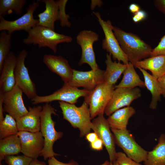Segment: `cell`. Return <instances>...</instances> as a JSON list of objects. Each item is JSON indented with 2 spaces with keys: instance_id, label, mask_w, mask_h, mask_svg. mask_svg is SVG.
I'll list each match as a JSON object with an SVG mask.
<instances>
[{
  "instance_id": "obj_32",
  "label": "cell",
  "mask_w": 165,
  "mask_h": 165,
  "mask_svg": "<svg viewBox=\"0 0 165 165\" xmlns=\"http://www.w3.org/2000/svg\"><path fill=\"white\" fill-rule=\"evenodd\" d=\"M32 160L23 155L8 156L4 160L8 165H29Z\"/></svg>"
},
{
  "instance_id": "obj_38",
  "label": "cell",
  "mask_w": 165,
  "mask_h": 165,
  "mask_svg": "<svg viewBox=\"0 0 165 165\" xmlns=\"http://www.w3.org/2000/svg\"><path fill=\"white\" fill-rule=\"evenodd\" d=\"M154 4L155 7L165 15V0H155Z\"/></svg>"
},
{
  "instance_id": "obj_12",
  "label": "cell",
  "mask_w": 165,
  "mask_h": 165,
  "mask_svg": "<svg viewBox=\"0 0 165 165\" xmlns=\"http://www.w3.org/2000/svg\"><path fill=\"white\" fill-rule=\"evenodd\" d=\"M141 96V91L138 87L116 88L105 108L104 113L109 116L122 107L130 106L134 100L139 98Z\"/></svg>"
},
{
  "instance_id": "obj_46",
  "label": "cell",
  "mask_w": 165,
  "mask_h": 165,
  "mask_svg": "<svg viewBox=\"0 0 165 165\" xmlns=\"http://www.w3.org/2000/svg\"><path fill=\"white\" fill-rule=\"evenodd\" d=\"M109 163V161L108 160L105 161L103 163L99 165H108Z\"/></svg>"
},
{
  "instance_id": "obj_26",
  "label": "cell",
  "mask_w": 165,
  "mask_h": 165,
  "mask_svg": "<svg viewBox=\"0 0 165 165\" xmlns=\"http://www.w3.org/2000/svg\"><path fill=\"white\" fill-rule=\"evenodd\" d=\"M142 72L144 79L145 87L150 92L152 99L149 108L152 109L156 108L157 102L160 100L161 92L158 79L148 73L146 70L138 67Z\"/></svg>"
},
{
  "instance_id": "obj_27",
  "label": "cell",
  "mask_w": 165,
  "mask_h": 165,
  "mask_svg": "<svg viewBox=\"0 0 165 165\" xmlns=\"http://www.w3.org/2000/svg\"><path fill=\"white\" fill-rule=\"evenodd\" d=\"M134 67L133 64L129 63L123 73V76L121 81L118 85H115V88L145 87L144 82L141 79Z\"/></svg>"
},
{
  "instance_id": "obj_3",
  "label": "cell",
  "mask_w": 165,
  "mask_h": 165,
  "mask_svg": "<svg viewBox=\"0 0 165 165\" xmlns=\"http://www.w3.org/2000/svg\"><path fill=\"white\" fill-rule=\"evenodd\" d=\"M28 33L27 37L23 40L27 45H38L39 48L47 47L56 53L57 45L62 43H69L73 41L69 36L57 33L47 28L36 25Z\"/></svg>"
},
{
  "instance_id": "obj_42",
  "label": "cell",
  "mask_w": 165,
  "mask_h": 165,
  "mask_svg": "<svg viewBox=\"0 0 165 165\" xmlns=\"http://www.w3.org/2000/svg\"><path fill=\"white\" fill-rule=\"evenodd\" d=\"M103 4V2L100 0H92L91 1L90 9L94 10L96 6L100 7Z\"/></svg>"
},
{
  "instance_id": "obj_14",
  "label": "cell",
  "mask_w": 165,
  "mask_h": 165,
  "mask_svg": "<svg viewBox=\"0 0 165 165\" xmlns=\"http://www.w3.org/2000/svg\"><path fill=\"white\" fill-rule=\"evenodd\" d=\"M23 93L15 84L11 90L3 94V111L7 112L16 121L26 115L28 112L24 102Z\"/></svg>"
},
{
  "instance_id": "obj_21",
  "label": "cell",
  "mask_w": 165,
  "mask_h": 165,
  "mask_svg": "<svg viewBox=\"0 0 165 165\" xmlns=\"http://www.w3.org/2000/svg\"><path fill=\"white\" fill-rule=\"evenodd\" d=\"M136 113L135 109L131 106L119 109L106 119L111 129L124 130L127 129L129 119Z\"/></svg>"
},
{
  "instance_id": "obj_1",
  "label": "cell",
  "mask_w": 165,
  "mask_h": 165,
  "mask_svg": "<svg viewBox=\"0 0 165 165\" xmlns=\"http://www.w3.org/2000/svg\"><path fill=\"white\" fill-rule=\"evenodd\" d=\"M113 31L128 61L133 64L150 57L152 49L138 35L113 26Z\"/></svg>"
},
{
  "instance_id": "obj_45",
  "label": "cell",
  "mask_w": 165,
  "mask_h": 165,
  "mask_svg": "<svg viewBox=\"0 0 165 165\" xmlns=\"http://www.w3.org/2000/svg\"><path fill=\"white\" fill-rule=\"evenodd\" d=\"M108 165H119V164L116 161L112 163L109 161V163Z\"/></svg>"
},
{
  "instance_id": "obj_9",
  "label": "cell",
  "mask_w": 165,
  "mask_h": 165,
  "mask_svg": "<svg viewBox=\"0 0 165 165\" xmlns=\"http://www.w3.org/2000/svg\"><path fill=\"white\" fill-rule=\"evenodd\" d=\"M90 91L85 89H79L70 86L68 83H64L61 88L53 94L45 96L37 95L31 100L34 105L49 103L55 101L75 104L77 102L79 97H85L89 94Z\"/></svg>"
},
{
  "instance_id": "obj_6",
  "label": "cell",
  "mask_w": 165,
  "mask_h": 165,
  "mask_svg": "<svg viewBox=\"0 0 165 165\" xmlns=\"http://www.w3.org/2000/svg\"><path fill=\"white\" fill-rule=\"evenodd\" d=\"M111 129L116 144L123 150L128 157L139 163L145 160L148 152L136 142L129 130Z\"/></svg>"
},
{
  "instance_id": "obj_15",
  "label": "cell",
  "mask_w": 165,
  "mask_h": 165,
  "mask_svg": "<svg viewBox=\"0 0 165 165\" xmlns=\"http://www.w3.org/2000/svg\"><path fill=\"white\" fill-rule=\"evenodd\" d=\"M21 145V152L24 155L32 159L40 156L44 146V140L41 132L19 131Z\"/></svg>"
},
{
  "instance_id": "obj_40",
  "label": "cell",
  "mask_w": 165,
  "mask_h": 165,
  "mask_svg": "<svg viewBox=\"0 0 165 165\" xmlns=\"http://www.w3.org/2000/svg\"><path fill=\"white\" fill-rule=\"evenodd\" d=\"M86 139L90 143H91L97 140L98 138V136L96 133L94 132L89 133L86 136Z\"/></svg>"
},
{
  "instance_id": "obj_25",
  "label": "cell",
  "mask_w": 165,
  "mask_h": 165,
  "mask_svg": "<svg viewBox=\"0 0 165 165\" xmlns=\"http://www.w3.org/2000/svg\"><path fill=\"white\" fill-rule=\"evenodd\" d=\"M144 165H165V134L160 136L157 144L148 152Z\"/></svg>"
},
{
  "instance_id": "obj_34",
  "label": "cell",
  "mask_w": 165,
  "mask_h": 165,
  "mask_svg": "<svg viewBox=\"0 0 165 165\" xmlns=\"http://www.w3.org/2000/svg\"><path fill=\"white\" fill-rule=\"evenodd\" d=\"M158 55L165 56V35L161 38L157 46L152 49L150 57Z\"/></svg>"
},
{
  "instance_id": "obj_5",
  "label": "cell",
  "mask_w": 165,
  "mask_h": 165,
  "mask_svg": "<svg viewBox=\"0 0 165 165\" xmlns=\"http://www.w3.org/2000/svg\"><path fill=\"white\" fill-rule=\"evenodd\" d=\"M115 89V85H107L103 82L98 85L84 97V101L89 105L91 119L104 113Z\"/></svg>"
},
{
  "instance_id": "obj_2",
  "label": "cell",
  "mask_w": 165,
  "mask_h": 165,
  "mask_svg": "<svg viewBox=\"0 0 165 165\" xmlns=\"http://www.w3.org/2000/svg\"><path fill=\"white\" fill-rule=\"evenodd\" d=\"M57 115L55 110L49 103H46L42 107L40 117V129L44 140V146L40 156L44 160L60 155L55 153L53 150L54 142L61 138L63 133L56 131L55 128V122L52 119V115Z\"/></svg>"
},
{
  "instance_id": "obj_16",
  "label": "cell",
  "mask_w": 165,
  "mask_h": 165,
  "mask_svg": "<svg viewBox=\"0 0 165 165\" xmlns=\"http://www.w3.org/2000/svg\"><path fill=\"white\" fill-rule=\"evenodd\" d=\"M104 72L100 68L85 72L73 69L72 78L68 84L73 87H82L91 91L99 84L104 82Z\"/></svg>"
},
{
  "instance_id": "obj_37",
  "label": "cell",
  "mask_w": 165,
  "mask_h": 165,
  "mask_svg": "<svg viewBox=\"0 0 165 165\" xmlns=\"http://www.w3.org/2000/svg\"><path fill=\"white\" fill-rule=\"evenodd\" d=\"M103 145L102 141L99 138L94 141L90 143L91 148L97 151L102 150Z\"/></svg>"
},
{
  "instance_id": "obj_28",
  "label": "cell",
  "mask_w": 165,
  "mask_h": 165,
  "mask_svg": "<svg viewBox=\"0 0 165 165\" xmlns=\"http://www.w3.org/2000/svg\"><path fill=\"white\" fill-rule=\"evenodd\" d=\"M26 2V0H0V16L9 14L13 11L17 15L21 14Z\"/></svg>"
},
{
  "instance_id": "obj_11",
  "label": "cell",
  "mask_w": 165,
  "mask_h": 165,
  "mask_svg": "<svg viewBox=\"0 0 165 165\" xmlns=\"http://www.w3.org/2000/svg\"><path fill=\"white\" fill-rule=\"evenodd\" d=\"M99 35L90 30L81 31L76 37V42L81 47V56L78 64L81 66L84 64H88L91 70L99 69L97 63L93 49V44L99 40Z\"/></svg>"
},
{
  "instance_id": "obj_39",
  "label": "cell",
  "mask_w": 165,
  "mask_h": 165,
  "mask_svg": "<svg viewBox=\"0 0 165 165\" xmlns=\"http://www.w3.org/2000/svg\"><path fill=\"white\" fill-rule=\"evenodd\" d=\"M161 95L165 98V74L158 79Z\"/></svg>"
},
{
  "instance_id": "obj_29",
  "label": "cell",
  "mask_w": 165,
  "mask_h": 165,
  "mask_svg": "<svg viewBox=\"0 0 165 165\" xmlns=\"http://www.w3.org/2000/svg\"><path fill=\"white\" fill-rule=\"evenodd\" d=\"M19 132L16 120L8 114L0 122V139L17 134Z\"/></svg>"
},
{
  "instance_id": "obj_10",
  "label": "cell",
  "mask_w": 165,
  "mask_h": 165,
  "mask_svg": "<svg viewBox=\"0 0 165 165\" xmlns=\"http://www.w3.org/2000/svg\"><path fill=\"white\" fill-rule=\"evenodd\" d=\"M25 50H23L17 56L15 69V84L31 100L38 95L35 85L32 81L28 70L25 64V61L28 55Z\"/></svg>"
},
{
  "instance_id": "obj_23",
  "label": "cell",
  "mask_w": 165,
  "mask_h": 165,
  "mask_svg": "<svg viewBox=\"0 0 165 165\" xmlns=\"http://www.w3.org/2000/svg\"><path fill=\"white\" fill-rule=\"evenodd\" d=\"M105 63L106 67L104 73V82L107 85H115L127 64L117 62L116 61H113L111 55L108 53L106 54Z\"/></svg>"
},
{
  "instance_id": "obj_30",
  "label": "cell",
  "mask_w": 165,
  "mask_h": 165,
  "mask_svg": "<svg viewBox=\"0 0 165 165\" xmlns=\"http://www.w3.org/2000/svg\"><path fill=\"white\" fill-rule=\"evenodd\" d=\"M11 37L12 34L6 31H2L0 34V73L3 63L10 52Z\"/></svg>"
},
{
  "instance_id": "obj_19",
  "label": "cell",
  "mask_w": 165,
  "mask_h": 165,
  "mask_svg": "<svg viewBox=\"0 0 165 165\" xmlns=\"http://www.w3.org/2000/svg\"><path fill=\"white\" fill-rule=\"evenodd\" d=\"M42 107H29L28 113L16 120L19 131L36 132L40 131V117Z\"/></svg>"
},
{
  "instance_id": "obj_13",
  "label": "cell",
  "mask_w": 165,
  "mask_h": 165,
  "mask_svg": "<svg viewBox=\"0 0 165 165\" xmlns=\"http://www.w3.org/2000/svg\"><path fill=\"white\" fill-rule=\"evenodd\" d=\"M104 114H101L93 119L91 129L102 141L108 154L109 161L112 163L116 161L117 152L116 150V143L113 134L111 132Z\"/></svg>"
},
{
  "instance_id": "obj_4",
  "label": "cell",
  "mask_w": 165,
  "mask_h": 165,
  "mask_svg": "<svg viewBox=\"0 0 165 165\" xmlns=\"http://www.w3.org/2000/svg\"><path fill=\"white\" fill-rule=\"evenodd\" d=\"M59 106L63 119L68 121L74 128L80 131V136L82 137L90 132L92 126L88 105L83 101L79 107L63 101H59Z\"/></svg>"
},
{
  "instance_id": "obj_33",
  "label": "cell",
  "mask_w": 165,
  "mask_h": 165,
  "mask_svg": "<svg viewBox=\"0 0 165 165\" xmlns=\"http://www.w3.org/2000/svg\"><path fill=\"white\" fill-rule=\"evenodd\" d=\"M116 161L119 165H142L128 157L123 152H117Z\"/></svg>"
},
{
  "instance_id": "obj_17",
  "label": "cell",
  "mask_w": 165,
  "mask_h": 165,
  "mask_svg": "<svg viewBox=\"0 0 165 165\" xmlns=\"http://www.w3.org/2000/svg\"><path fill=\"white\" fill-rule=\"evenodd\" d=\"M44 63L51 72L59 75L64 83L70 81L73 74V69L68 61L61 56L45 54L43 58Z\"/></svg>"
},
{
  "instance_id": "obj_20",
  "label": "cell",
  "mask_w": 165,
  "mask_h": 165,
  "mask_svg": "<svg viewBox=\"0 0 165 165\" xmlns=\"http://www.w3.org/2000/svg\"><path fill=\"white\" fill-rule=\"evenodd\" d=\"M45 5V9L38 15V23L37 25L54 30L55 23L59 20V8L57 1L42 0Z\"/></svg>"
},
{
  "instance_id": "obj_44",
  "label": "cell",
  "mask_w": 165,
  "mask_h": 165,
  "mask_svg": "<svg viewBox=\"0 0 165 165\" xmlns=\"http://www.w3.org/2000/svg\"><path fill=\"white\" fill-rule=\"evenodd\" d=\"M29 165H47L44 162L39 160L37 159H32Z\"/></svg>"
},
{
  "instance_id": "obj_41",
  "label": "cell",
  "mask_w": 165,
  "mask_h": 165,
  "mask_svg": "<svg viewBox=\"0 0 165 165\" xmlns=\"http://www.w3.org/2000/svg\"><path fill=\"white\" fill-rule=\"evenodd\" d=\"M4 94L0 92V122L2 121L4 119L3 112V99Z\"/></svg>"
},
{
  "instance_id": "obj_47",
  "label": "cell",
  "mask_w": 165,
  "mask_h": 165,
  "mask_svg": "<svg viewBox=\"0 0 165 165\" xmlns=\"http://www.w3.org/2000/svg\"><path fill=\"white\" fill-rule=\"evenodd\" d=\"M0 165H3L1 162H0Z\"/></svg>"
},
{
  "instance_id": "obj_7",
  "label": "cell",
  "mask_w": 165,
  "mask_h": 165,
  "mask_svg": "<svg viewBox=\"0 0 165 165\" xmlns=\"http://www.w3.org/2000/svg\"><path fill=\"white\" fill-rule=\"evenodd\" d=\"M93 13L97 18L105 35V38L102 42V48L111 54L114 60H117L119 62L121 61L123 64H128L129 62L114 34L111 21L104 20L98 12H93Z\"/></svg>"
},
{
  "instance_id": "obj_24",
  "label": "cell",
  "mask_w": 165,
  "mask_h": 165,
  "mask_svg": "<svg viewBox=\"0 0 165 165\" xmlns=\"http://www.w3.org/2000/svg\"><path fill=\"white\" fill-rule=\"evenodd\" d=\"M20 152H21V143L17 134L0 139V162L6 157L17 155Z\"/></svg>"
},
{
  "instance_id": "obj_43",
  "label": "cell",
  "mask_w": 165,
  "mask_h": 165,
  "mask_svg": "<svg viewBox=\"0 0 165 165\" xmlns=\"http://www.w3.org/2000/svg\"><path fill=\"white\" fill-rule=\"evenodd\" d=\"M129 9L131 13L134 14L140 10V7L136 4L132 3L129 6Z\"/></svg>"
},
{
  "instance_id": "obj_22",
  "label": "cell",
  "mask_w": 165,
  "mask_h": 165,
  "mask_svg": "<svg viewBox=\"0 0 165 165\" xmlns=\"http://www.w3.org/2000/svg\"><path fill=\"white\" fill-rule=\"evenodd\" d=\"M134 65L136 68L150 71L152 75L157 79L165 74V55L150 57L138 61Z\"/></svg>"
},
{
  "instance_id": "obj_8",
  "label": "cell",
  "mask_w": 165,
  "mask_h": 165,
  "mask_svg": "<svg viewBox=\"0 0 165 165\" xmlns=\"http://www.w3.org/2000/svg\"><path fill=\"white\" fill-rule=\"evenodd\" d=\"M39 6V1L34 0L29 5L26 13L15 20H7L0 16V31H6L11 34L16 31L24 30L28 32L38 23V19H35L33 14Z\"/></svg>"
},
{
  "instance_id": "obj_36",
  "label": "cell",
  "mask_w": 165,
  "mask_h": 165,
  "mask_svg": "<svg viewBox=\"0 0 165 165\" xmlns=\"http://www.w3.org/2000/svg\"><path fill=\"white\" fill-rule=\"evenodd\" d=\"M147 16V13L145 11L140 10L134 14L132 20L134 23H138L145 19Z\"/></svg>"
},
{
  "instance_id": "obj_35",
  "label": "cell",
  "mask_w": 165,
  "mask_h": 165,
  "mask_svg": "<svg viewBox=\"0 0 165 165\" xmlns=\"http://www.w3.org/2000/svg\"><path fill=\"white\" fill-rule=\"evenodd\" d=\"M48 165H79L78 163L74 160H72L68 163H64L57 160L54 156L48 159Z\"/></svg>"
},
{
  "instance_id": "obj_18",
  "label": "cell",
  "mask_w": 165,
  "mask_h": 165,
  "mask_svg": "<svg viewBox=\"0 0 165 165\" xmlns=\"http://www.w3.org/2000/svg\"><path fill=\"white\" fill-rule=\"evenodd\" d=\"M17 56L10 52L5 59L0 77V92L3 94L11 90L15 85V69Z\"/></svg>"
},
{
  "instance_id": "obj_31",
  "label": "cell",
  "mask_w": 165,
  "mask_h": 165,
  "mask_svg": "<svg viewBox=\"0 0 165 165\" xmlns=\"http://www.w3.org/2000/svg\"><path fill=\"white\" fill-rule=\"evenodd\" d=\"M57 1L60 25L62 27L69 28L71 26V24L68 20L70 16L66 14L65 11L66 6L68 0H59Z\"/></svg>"
}]
</instances>
